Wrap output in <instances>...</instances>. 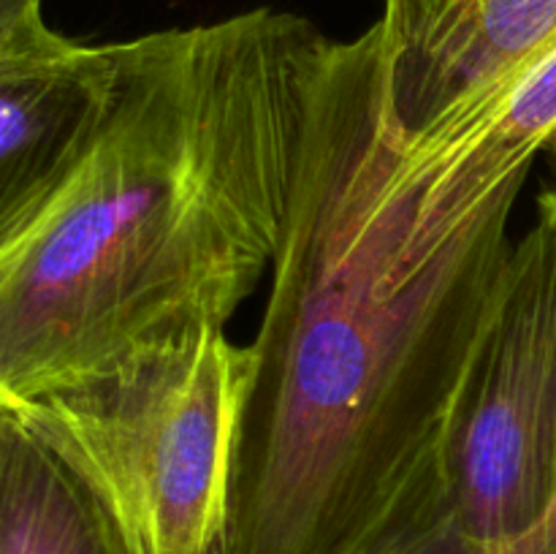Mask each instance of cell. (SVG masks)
<instances>
[{
	"mask_svg": "<svg viewBox=\"0 0 556 554\" xmlns=\"http://www.w3.org/2000/svg\"><path fill=\"white\" fill-rule=\"evenodd\" d=\"M546 152L552 155L554 177H552V185H548V188L543 190L541 199H538V212H541V215H548L556 223V134H554V139L548 141Z\"/></svg>",
	"mask_w": 556,
	"mask_h": 554,
	"instance_id": "obj_10",
	"label": "cell"
},
{
	"mask_svg": "<svg viewBox=\"0 0 556 554\" xmlns=\"http://www.w3.org/2000/svg\"><path fill=\"white\" fill-rule=\"evenodd\" d=\"M516 554H556V494L538 530L516 549Z\"/></svg>",
	"mask_w": 556,
	"mask_h": 554,
	"instance_id": "obj_9",
	"label": "cell"
},
{
	"mask_svg": "<svg viewBox=\"0 0 556 554\" xmlns=\"http://www.w3.org/2000/svg\"><path fill=\"white\" fill-rule=\"evenodd\" d=\"M527 177L416 161L378 22L329 38L253 342L231 554H345L448 487L445 440Z\"/></svg>",
	"mask_w": 556,
	"mask_h": 554,
	"instance_id": "obj_1",
	"label": "cell"
},
{
	"mask_svg": "<svg viewBox=\"0 0 556 554\" xmlns=\"http://www.w3.org/2000/svg\"><path fill=\"white\" fill-rule=\"evenodd\" d=\"M52 27L43 22L41 0H0V47L30 41Z\"/></svg>",
	"mask_w": 556,
	"mask_h": 554,
	"instance_id": "obj_8",
	"label": "cell"
},
{
	"mask_svg": "<svg viewBox=\"0 0 556 554\" xmlns=\"http://www.w3.org/2000/svg\"><path fill=\"white\" fill-rule=\"evenodd\" d=\"M389 109L421 139L497 98L556 49V0H386Z\"/></svg>",
	"mask_w": 556,
	"mask_h": 554,
	"instance_id": "obj_5",
	"label": "cell"
},
{
	"mask_svg": "<svg viewBox=\"0 0 556 554\" xmlns=\"http://www.w3.org/2000/svg\"><path fill=\"white\" fill-rule=\"evenodd\" d=\"M445 476L456 519L492 554H516L556 494V223L541 212L462 386Z\"/></svg>",
	"mask_w": 556,
	"mask_h": 554,
	"instance_id": "obj_4",
	"label": "cell"
},
{
	"mask_svg": "<svg viewBox=\"0 0 556 554\" xmlns=\"http://www.w3.org/2000/svg\"><path fill=\"white\" fill-rule=\"evenodd\" d=\"M326 47L277 9L119 41L98 139L0 234V402L226 329L280 253Z\"/></svg>",
	"mask_w": 556,
	"mask_h": 554,
	"instance_id": "obj_2",
	"label": "cell"
},
{
	"mask_svg": "<svg viewBox=\"0 0 556 554\" xmlns=\"http://www.w3.org/2000/svg\"><path fill=\"white\" fill-rule=\"evenodd\" d=\"M0 554H128L79 478L0 413Z\"/></svg>",
	"mask_w": 556,
	"mask_h": 554,
	"instance_id": "obj_7",
	"label": "cell"
},
{
	"mask_svg": "<svg viewBox=\"0 0 556 554\" xmlns=\"http://www.w3.org/2000/svg\"><path fill=\"white\" fill-rule=\"evenodd\" d=\"M255 348L220 326L0 402L96 498L128 554H231Z\"/></svg>",
	"mask_w": 556,
	"mask_h": 554,
	"instance_id": "obj_3",
	"label": "cell"
},
{
	"mask_svg": "<svg viewBox=\"0 0 556 554\" xmlns=\"http://www.w3.org/2000/svg\"><path fill=\"white\" fill-rule=\"evenodd\" d=\"M119 41L47 30L0 47V234L25 223L71 177L117 98Z\"/></svg>",
	"mask_w": 556,
	"mask_h": 554,
	"instance_id": "obj_6",
	"label": "cell"
}]
</instances>
